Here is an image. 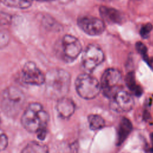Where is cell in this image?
Returning a JSON list of instances; mask_svg holds the SVG:
<instances>
[{
  "label": "cell",
  "mask_w": 153,
  "mask_h": 153,
  "mask_svg": "<svg viewBox=\"0 0 153 153\" xmlns=\"http://www.w3.org/2000/svg\"><path fill=\"white\" fill-rule=\"evenodd\" d=\"M48 121V114L43 106L38 102L29 104L21 117L23 127L27 131L36 133L38 138L41 140L46 137Z\"/></svg>",
  "instance_id": "1"
},
{
  "label": "cell",
  "mask_w": 153,
  "mask_h": 153,
  "mask_svg": "<svg viewBox=\"0 0 153 153\" xmlns=\"http://www.w3.org/2000/svg\"><path fill=\"white\" fill-rule=\"evenodd\" d=\"M45 93L51 99H59L65 97L68 93L71 75L68 72L62 69H53L45 75Z\"/></svg>",
  "instance_id": "2"
},
{
  "label": "cell",
  "mask_w": 153,
  "mask_h": 153,
  "mask_svg": "<svg viewBox=\"0 0 153 153\" xmlns=\"http://www.w3.org/2000/svg\"><path fill=\"white\" fill-rule=\"evenodd\" d=\"M25 100L22 90L16 87H9L2 92L1 107L6 115L15 117L23 109Z\"/></svg>",
  "instance_id": "3"
},
{
  "label": "cell",
  "mask_w": 153,
  "mask_h": 153,
  "mask_svg": "<svg viewBox=\"0 0 153 153\" xmlns=\"http://www.w3.org/2000/svg\"><path fill=\"white\" fill-rule=\"evenodd\" d=\"M75 86L78 96L86 100L96 98L101 91L99 81L88 73L79 75L75 79Z\"/></svg>",
  "instance_id": "4"
},
{
  "label": "cell",
  "mask_w": 153,
  "mask_h": 153,
  "mask_svg": "<svg viewBox=\"0 0 153 153\" xmlns=\"http://www.w3.org/2000/svg\"><path fill=\"white\" fill-rule=\"evenodd\" d=\"M100 84L103 94L110 99L118 90L122 89V74L117 69L108 68L103 73Z\"/></svg>",
  "instance_id": "5"
},
{
  "label": "cell",
  "mask_w": 153,
  "mask_h": 153,
  "mask_svg": "<svg viewBox=\"0 0 153 153\" xmlns=\"http://www.w3.org/2000/svg\"><path fill=\"white\" fill-rule=\"evenodd\" d=\"M82 51L79 41L71 35H65L57 50L58 56L64 62L70 63L75 60Z\"/></svg>",
  "instance_id": "6"
},
{
  "label": "cell",
  "mask_w": 153,
  "mask_h": 153,
  "mask_svg": "<svg viewBox=\"0 0 153 153\" xmlns=\"http://www.w3.org/2000/svg\"><path fill=\"white\" fill-rule=\"evenodd\" d=\"M105 55L100 47L96 44H89L82 55V66L86 73L92 72L104 60Z\"/></svg>",
  "instance_id": "7"
},
{
  "label": "cell",
  "mask_w": 153,
  "mask_h": 153,
  "mask_svg": "<svg viewBox=\"0 0 153 153\" xmlns=\"http://www.w3.org/2000/svg\"><path fill=\"white\" fill-rule=\"evenodd\" d=\"M134 105L133 96L123 88L118 90L110 99V108L117 112H127L133 108Z\"/></svg>",
  "instance_id": "8"
},
{
  "label": "cell",
  "mask_w": 153,
  "mask_h": 153,
  "mask_svg": "<svg viewBox=\"0 0 153 153\" xmlns=\"http://www.w3.org/2000/svg\"><path fill=\"white\" fill-rule=\"evenodd\" d=\"M21 79L27 84L41 85L44 84L45 75L34 62H27L22 69Z\"/></svg>",
  "instance_id": "9"
},
{
  "label": "cell",
  "mask_w": 153,
  "mask_h": 153,
  "mask_svg": "<svg viewBox=\"0 0 153 153\" xmlns=\"http://www.w3.org/2000/svg\"><path fill=\"white\" fill-rule=\"evenodd\" d=\"M77 25L83 32L91 36L100 35L105 29L103 20L93 16H82L78 18Z\"/></svg>",
  "instance_id": "10"
},
{
  "label": "cell",
  "mask_w": 153,
  "mask_h": 153,
  "mask_svg": "<svg viewBox=\"0 0 153 153\" xmlns=\"http://www.w3.org/2000/svg\"><path fill=\"white\" fill-rule=\"evenodd\" d=\"M99 13L102 19L110 24H121L124 20L122 13L111 7L101 6L99 8Z\"/></svg>",
  "instance_id": "11"
},
{
  "label": "cell",
  "mask_w": 153,
  "mask_h": 153,
  "mask_svg": "<svg viewBox=\"0 0 153 153\" xmlns=\"http://www.w3.org/2000/svg\"><path fill=\"white\" fill-rule=\"evenodd\" d=\"M56 108L59 116L63 119L69 118L75 110V105L73 100L65 97L57 100Z\"/></svg>",
  "instance_id": "12"
},
{
  "label": "cell",
  "mask_w": 153,
  "mask_h": 153,
  "mask_svg": "<svg viewBox=\"0 0 153 153\" xmlns=\"http://www.w3.org/2000/svg\"><path fill=\"white\" fill-rule=\"evenodd\" d=\"M132 128V124L128 118L123 117L121 119L117 132L116 144L117 146H120L124 143L131 132Z\"/></svg>",
  "instance_id": "13"
},
{
  "label": "cell",
  "mask_w": 153,
  "mask_h": 153,
  "mask_svg": "<svg viewBox=\"0 0 153 153\" xmlns=\"http://www.w3.org/2000/svg\"><path fill=\"white\" fill-rule=\"evenodd\" d=\"M21 153H49V149L44 143L32 141L23 148Z\"/></svg>",
  "instance_id": "14"
},
{
  "label": "cell",
  "mask_w": 153,
  "mask_h": 153,
  "mask_svg": "<svg viewBox=\"0 0 153 153\" xmlns=\"http://www.w3.org/2000/svg\"><path fill=\"white\" fill-rule=\"evenodd\" d=\"M126 84L128 88L132 91L136 96H140L142 94V88L136 84L135 75L134 72H130L128 73L126 77Z\"/></svg>",
  "instance_id": "15"
},
{
  "label": "cell",
  "mask_w": 153,
  "mask_h": 153,
  "mask_svg": "<svg viewBox=\"0 0 153 153\" xmlns=\"http://www.w3.org/2000/svg\"><path fill=\"white\" fill-rule=\"evenodd\" d=\"M89 128L92 130H97L105 126V120L99 115L90 114L87 117Z\"/></svg>",
  "instance_id": "16"
},
{
  "label": "cell",
  "mask_w": 153,
  "mask_h": 153,
  "mask_svg": "<svg viewBox=\"0 0 153 153\" xmlns=\"http://www.w3.org/2000/svg\"><path fill=\"white\" fill-rule=\"evenodd\" d=\"M5 5L16 8L25 9L29 7L33 0H0Z\"/></svg>",
  "instance_id": "17"
},
{
  "label": "cell",
  "mask_w": 153,
  "mask_h": 153,
  "mask_svg": "<svg viewBox=\"0 0 153 153\" xmlns=\"http://www.w3.org/2000/svg\"><path fill=\"white\" fill-rule=\"evenodd\" d=\"M152 28H153V26L150 23H148L143 25L140 30V35H141L142 37L144 38H148Z\"/></svg>",
  "instance_id": "18"
},
{
  "label": "cell",
  "mask_w": 153,
  "mask_h": 153,
  "mask_svg": "<svg viewBox=\"0 0 153 153\" xmlns=\"http://www.w3.org/2000/svg\"><path fill=\"white\" fill-rule=\"evenodd\" d=\"M8 145V138L7 134L0 129V152L5 150Z\"/></svg>",
  "instance_id": "19"
},
{
  "label": "cell",
  "mask_w": 153,
  "mask_h": 153,
  "mask_svg": "<svg viewBox=\"0 0 153 153\" xmlns=\"http://www.w3.org/2000/svg\"><path fill=\"white\" fill-rule=\"evenodd\" d=\"M9 40L8 34L4 30L0 29V48L5 47L8 44Z\"/></svg>",
  "instance_id": "20"
},
{
  "label": "cell",
  "mask_w": 153,
  "mask_h": 153,
  "mask_svg": "<svg viewBox=\"0 0 153 153\" xmlns=\"http://www.w3.org/2000/svg\"><path fill=\"white\" fill-rule=\"evenodd\" d=\"M136 48L137 51L145 58L146 60L148 59L147 56V48L141 42H137L136 44Z\"/></svg>",
  "instance_id": "21"
},
{
  "label": "cell",
  "mask_w": 153,
  "mask_h": 153,
  "mask_svg": "<svg viewBox=\"0 0 153 153\" xmlns=\"http://www.w3.org/2000/svg\"><path fill=\"white\" fill-rule=\"evenodd\" d=\"M36 1H50L53 0H36Z\"/></svg>",
  "instance_id": "22"
},
{
  "label": "cell",
  "mask_w": 153,
  "mask_h": 153,
  "mask_svg": "<svg viewBox=\"0 0 153 153\" xmlns=\"http://www.w3.org/2000/svg\"><path fill=\"white\" fill-rule=\"evenodd\" d=\"M99 1H105V2H108V1H110L111 0H99Z\"/></svg>",
  "instance_id": "23"
},
{
  "label": "cell",
  "mask_w": 153,
  "mask_h": 153,
  "mask_svg": "<svg viewBox=\"0 0 153 153\" xmlns=\"http://www.w3.org/2000/svg\"><path fill=\"white\" fill-rule=\"evenodd\" d=\"M152 138H153V135H152Z\"/></svg>",
  "instance_id": "24"
}]
</instances>
